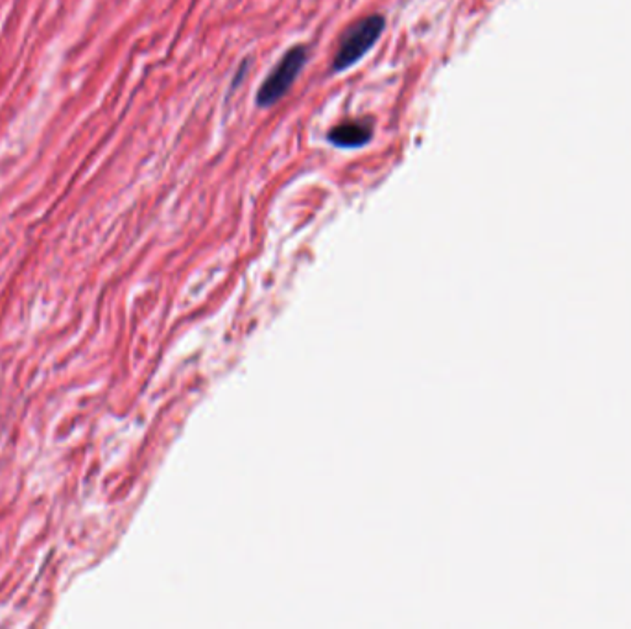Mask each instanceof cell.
I'll return each instance as SVG.
<instances>
[{
    "mask_svg": "<svg viewBox=\"0 0 631 629\" xmlns=\"http://www.w3.org/2000/svg\"><path fill=\"white\" fill-rule=\"evenodd\" d=\"M384 28H386V21L382 15H368L353 26H349L334 54V71H347L353 65H357L358 61L377 45Z\"/></svg>",
    "mask_w": 631,
    "mask_h": 629,
    "instance_id": "1",
    "label": "cell"
},
{
    "mask_svg": "<svg viewBox=\"0 0 631 629\" xmlns=\"http://www.w3.org/2000/svg\"><path fill=\"white\" fill-rule=\"evenodd\" d=\"M309 60V50L303 45H296L286 52L281 61L274 67V71L268 74L264 84L257 95V106L272 107L285 98L286 93L296 84L299 74L305 69Z\"/></svg>",
    "mask_w": 631,
    "mask_h": 629,
    "instance_id": "2",
    "label": "cell"
},
{
    "mask_svg": "<svg viewBox=\"0 0 631 629\" xmlns=\"http://www.w3.org/2000/svg\"><path fill=\"white\" fill-rule=\"evenodd\" d=\"M329 143L342 148V150H357L366 144L371 143L373 139V124L370 120H349L342 122L338 126H334L333 130L327 135Z\"/></svg>",
    "mask_w": 631,
    "mask_h": 629,
    "instance_id": "3",
    "label": "cell"
}]
</instances>
